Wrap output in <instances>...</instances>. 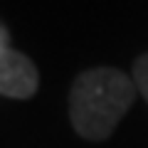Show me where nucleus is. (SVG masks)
<instances>
[{"label": "nucleus", "instance_id": "4", "mask_svg": "<svg viewBox=\"0 0 148 148\" xmlns=\"http://www.w3.org/2000/svg\"><path fill=\"white\" fill-rule=\"evenodd\" d=\"M5 47H8V30L0 25V52H3Z\"/></svg>", "mask_w": 148, "mask_h": 148}, {"label": "nucleus", "instance_id": "1", "mask_svg": "<svg viewBox=\"0 0 148 148\" xmlns=\"http://www.w3.org/2000/svg\"><path fill=\"white\" fill-rule=\"evenodd\" d=\"M136 99V82L114 67H91L74 79L69 121L86 141H106Z\"/></svg>", "mask_w": 148, "mask_h": 148}, {"label": "nucleus", "instance_id": "2", "mask_svg": "<svg viewBox=\"0 0 148 148\" xmlns=\"http://www.w3.org/2000/svg\"><path fill=\"white\" fill-rule=\"evenodd\" d=\"M37 86H40V74L32 59L12 47H5L0 52V96L30 99Z\"/></svg>", "mask_w": 148, "mask_h": 148}, {"label": "nucleus", "instance_id": "3", "mask_svg": "<svg viewBox=\"0 0 148 148\" xmlns=\"http://www.w3.org/2000/svg\"><path fill=\"white\" fill-rule=\"evenodd\" d=\"M133 82H136V89L141 91V96L148 101V52L133 62Z\"/></svg>", "mask_w": 148, "mask_h": 148}]
</instances>
